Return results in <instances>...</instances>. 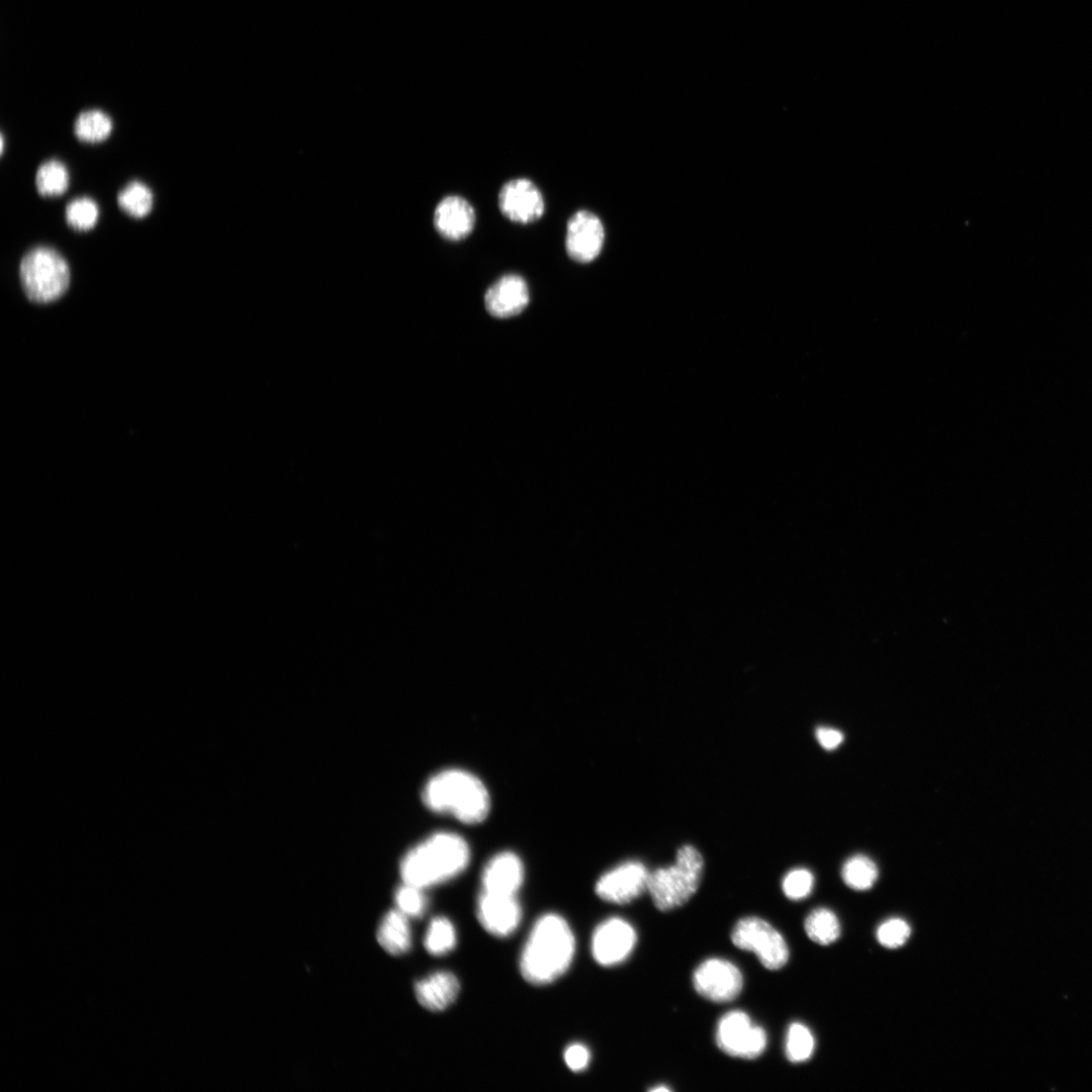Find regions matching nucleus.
Returning a JSON list of instances; mask_svg holds the SVG:
<instances>
[{
    "instance_id": "obj_21",
    "label": "nucleus",
    "mask_w": 1092,
    "mask_h": 1092,
    "mask_svg": "<svg viewBox=\"0 0 1092 1092\" xmlns=\"http://www.w3.org/2000/svg\"><path fill=\"white\" fill-rule=\"evenodd\" d=\"M116 202L128 216L144 218L153 210L154 193L145 183L132 180L117 193Z\"/></svg>"
},
{
    "instance_id": "obj_22",
    "label": "nucleus",
    "mask_w": 1092,
    "mask_h": 1092,
    "mask_svg": "<svg viewBox=\"0 0 1092 1092\" xmlns=\"http://www.w3.org/2000/svg\"><path fill=\"white\" fill-rule=\"evenodd\" d=\"M804 928L808 937L821 945L833 943L841 931L837 916L824 907L816 908L807 915Z\"/></svg>"
},
{
    "instance_id": "obj_27",
    "label": "nucleus",
    "mask_w": 1092,
    "mask_h": 1092,
    "mask_svg": "<svg viewBox=\"0 0 1092 1092\" xmlns=\"http://www.w3.org/2000/svg\"><path fill=\"white\" fill-rule=\"evenodd\" d=\"M423 888L403 883L395 893L397 910L407 917L419 918L426 912L428 901Z\"/></svg>"
},
{
    "instance_id": "obj_30",
    "label": "nucleus",
    "mask_w": 1092,
    "mask_h": 1092,
    "mask_svg": "<svg viewBox=\"0 0 1092 1092\" xmlns=\"http://www.w3.org/2000/svg\"><path fill=\"white\" fill-rule=\"evenodd\" d=\"M566 1066L573 1072H581L589 1064L590 1053L588 1049L581 1043H572L568 1045L563 1055Z\"/></svg>"
},
{
    "instance_id": "obj_2",
    "label": "nucleus",
    "mask_w": 1092,
    "mask_h": 1092,
    "mask_svg": "<svg viewBox=\"0 0 1092 1092\" xmlns=\"http://www.w3.org/2000/svg\"><path fill=\"white\" fill-rule=\"evenodd\" d=\"M467 842L452 832H437L408 850L400 862L403 883L426 889L445 883L468 866Z\"/></svg>"
},
{
    "instance_id": "obj_31",
    "label": "nucleus",
    "mask_w": 1092,
    "mask_h": 1092,
    "mask_svg": "<svg viewBox=\"0 0 1092 1092\" xmlns=\"http://www.w3.org/2000/svg\"><path fill=\"white\" fill-rule=\"evenodd\" d=\"M816 738L824 749L832 750L841 744L843 734L834 728L819 727L816 730Z\"/></svg>"
},
{
    "instance_id": "obj_8",
    "label": "nucleus",
    "mask_w": 1092,
    "mask_h": 1092,
    "mask_svg": "<svg viewBox=\"0 0 1092 1092\" xmlns=\"http://www.w3.org/2000/svg\"><path fill=\"white\" fill-rule=\"evenodd\" d=\"M693 985L699 995L716 1003L736 999L743 988V976L730 961L711 958L702 962L693 974Z\"/></svg>"
},
{
    "instance_id": "obj_4",
    "label": "nucleus",
    "mask_w": 1092,
    "mask_h": 1092,
    "mask_svg": "<svg viewBox=\"0 0 1092 1092\" xmlns=\"http://www.w3.org/2000/svg\"><path fill=\"white\" fill-rule=\"evenodd\" d=\"M703 870V856L696 847H679L673 864L649 874L647 891L654 906L665 912L685 905L697 892Z\"/></svg>"
},
{
    "instance_id": "obj_3",
    "label": "nucleus",
    "mask_w": 1092,
    "mask_h": 1092,
    "mask_svg": "<svg viewBox=\"0 0 1092 1092\" xmlns=\"http://www.w3.org/2000/svg\"><path fill=\"white\" fill-rule=\"evenodd\" d=\"M422 798L430 810L467 824L483 821L490 810V798L484 784L463 769H444L431 777Z\"/></svg>"
},
{
    "instance_id": "obj_1",
    "label": "nucleus",
    "mask_w": 1092,
    "mask_h": 1092,
    "mask_svg": "<svg viewBox=\"0 0 1092 1092\" xmlns=\"http://www.w3.org/2000/svg\"><path fill=\"white\" fill-rule=\"evenodd\" d=\"M574 950L575 938L567 921L547 913L535 922L523 947L521 974L532 985H548L568 970Z\"/></svg>"
},
{
    "instance_id": "obj_18",
    "label": "nucleus",
    "mask_w": 1092,
    "mask_h": 1092,
    "mask_svg": "<svg viewBox=\"0 0 1092 1092\" xmlns=\"http://www.w3.org/2000/svg\"><path fill=\"white\" fill-rule=\"evenodd\" d=\"M377 939L390 954L398 956L406 952L412 944L408 917L399 910L386 913L379 925Z\"/></svg>"
},
{
    "instance_id": "obj_6",
    "label": "nucleus",
    "mask_w": 1092,
    "mask_h": 1092,
    "mask_svg": "<svg viewBox=\"0 0 1092 1092\" xmlns=\"http://www.w3.org/2000/svg\"><path fill=\"white\" fill-rule=\"evenodd\" d=\"M731 941L736 947L753 952L767 970H780L788 963L790 951L784 936L762 918L739 919L731 931Z\"/></svg>"
},
{
    "instance_id": "obj_26",
    "label": "nucleus",
    "mask_w": 1092,
    "mask_h": 1092,
    "mask_svg": "<svg viewBox=\"0 0 1092 1092\" xmlns=\"http://www.w3.org/2000/svg\"><path fill=\"white\" fill-rule=\"evenodd\" d=\"M815 1050V1038L811 1030L800 1022L789 1025L785 1052L787 1059L795 1064L808 1061Z\"/></svg>"
},
{
    "instance_id": "obj_24",
    "label": "nucleus",
    "mask_w": 1092,
    "mask_h": 1092,
    "mask_svg": "<svg viewBox=\"0 0 1092 1092\" xmlns=\"http://www.w3.org/2000/svg\"><path fill=\"white\" fill-rule=\"evenodd\" d=\"M456 930L452 922L443 916L435 917L430 922L425 935V947L433 956L447 954L456 945Z\"/></svg>"
},
{
    "instance_id": "obj_7",
    "label": "nucleus",
    "mask_w": 1092,
    "mask_h": 1092,
    "mask_svg": "<svg viewBox=\"0 0 1092 1092\" xmlns=\"http://www.w3.org/2000/svg\"><path fill=\"white\" fill-rule=\"evenodd\" d=\"M715 1039L726 1055L746 1060L758 1058L767 1044L765 1030L741 1010L729 1011L720 1018Z\"/></svg>"
},
{
    "instance_id": "obj_16",
    "label": "nucleus",
    "mask_w": 1092,
    "mask_h": 1092,
    "mask_svg": "<svg viewBox=\"0 0 1092 1092\" xmlns=\"http://www.w3.org/2000/svg\"><path fill=\"white\" fill-rule=\"evenodd\" d=\"M524 881V867L520 857L511 851L492 856L481 875L482 891L503 895H516Z\"/></svg>"
},
{
    "instance_id": "obj_12",
    "label": "nucleus",
    "mask_w": 1092,
    "mask_h": 1092,
    "mask_svg": "<svg viewBox=\"0 0 1092 1092\" xmlns=\"http://www.w3.org/2000/svg\"><path fill=\"white\" fill-rule=\"evenodd\" d=\"M649 874L642 862L625 861L602 875L595 891L606 902L628 904L647 890Z\"/></svg>"
},
{
    "instance_id": "obj_23",
    "label": "nucleus",
    "mask_w": 1092,
    "mask_h": 1092,
    "mask_svg": "<svg viewBox=\"0 0 1092 1092\" xmlns=\"http://www.w3.org/2000/svg\"><path fill=\"white\" fill-rule=\"evenodd\" d=\"M878 868L868 856L855 854L843 863L841 877L851 889L864 891L872 888L878 879Z\"/></svg>"
},
{
    "instance_id": "obj_28",
    "label": "nucleus",
    "mask_w": 1092,
    "mask_h": 1092,
    "mask_svg": "<svg viewBox=\"0 0 1092 1092\" xmlns=\"http://www.w3.org/2000/svg\"><path fill=\"white\" fill-rule=\"evenodd\" d=\"M911 934L908 922L899 917L883 921L877 928L876 937L880 944L888 948H897L906 943Z\"/></svg>"
},
{
    "instance_id": "obj_25",
    "label": "nucleus",
    "mask_w": 1092,
    "mask_h": 1092,
    "mask_svg": "<svg viewBox=\"0 0 1092 1092\" xmlns=\"http://www.w3.org/2000/svg\"><path fill=\"white\" fill-rule=\"evenodd\" d=\"M99 206L90 197L72 199L65 208L67 224L77 232H88L95 228L99 219Z\"/></svg>"
},
{
    "instance_id": "obj_10",
    "label": "nucleus",
    "mask_w": 1092,
    "mask_h": 1092,
    "mask_svg": "<svg viewBox=\"0 0 1092 1092\" xmlns=\"http://www.w3.org/2000/svg\"><path fill=\"white\" fill-rule=\"evenodd\" d=\"M605 228L601 218L590 210L573 212L565 229L564 247L570 260L588 264L596 260L605 244Z\"/></svg>"
},
{
    "instance_id": "obj_19",
    "label": "nucleus",
    "mask_w": 1092,
    "mask_h": 1092,
    "mask_svg": "<svg viewBox=\"0 0 1092 1092\" xmlns=\"http://www.w3.org/2000/svg\"><path fill=\"white\" fill-rule=\"evenodd\" d=\"M113 130L111 117L100 109L81 111L75 118L73 131L75 136L87 144L104 142Z\"/></svg>"
},
{
    "instance_id": "obj_11",
    "label": "nucleus",
    "mask_w": 1092,
    "mask_h": 1092,
    "mask_svg": "<svg viewBox=\"0 0 1092 1092\" xmlns=\"http://www.w3.org/2000/svg\"><path fill=\"white\" fill-rule=\"evenodd\" d=\"M636 942L634 927L623 918L611 917L596 927L592 936V953L599 965L613 967L630 956Z\"/></svg>"
},
{
    "instance_id": "obj_29",
    "label": "nucleus",
    "mask_w": 1092,
    "mask_h": 1092,
    "mask_svg": "<svg viewBox=\"0 0 1092 1092\" xmlns=\"http://www.w3.org/2000/svg\"><path fill=\"white\" fill-rule=\"evenodd\" d=\"M814 886V877L807 869H794L784 878L782 888L791 900H801L809 896Z\"/></svg>"
},
{
    "instance_id": "obj_14",
    "label": "nucleus",
    "mask_w": 1092,
    "mask_h": 1092,
    "mask_svg": "<svg viewBox=\"0 0 1092 1092\" xmlns=\"http://www.w3.org/2000/svg\"><path fill=\"white\" fill-rule=\"evenodd\" d=\"M476 915L488 933L496 937H508L518 928L522 909L516 895L482 891L477 900Z\"/></svg>"
},
{
    "instance_id": "obj_13",
    "label": "nucleus",
    "mask_w": 1092,
    "mask_h": 1092,
    "mask_svg": "<svg viewBox=\"0 0 1092 1092\" xmlns=\"http://www.w3.org/2000/svg\"><path fill=\"white\" fill-rule=\"evenodd\" d=\"M476 224L473 205L463 196L449 194L437 203L433 212V225L437 234L450 243L468 238Z\"/></svg>"
},
{
    "instance_id": "obj_9",
    "label": "nucleus",
    "mask_w": 1092,
    "mask_h": 1092,
    "mask_svg": "<svg viewBox=\"0 0 1092 1092\" xmlns=\"http://www.w3.org/2000/svg\"><path fill=\"white\" fill-rule=\"evenodd\" d=\"M497 206L510 221L523 225L531 224L543 216L545 198L534 181L526 177H516L500 186Z\"/></svg>"
},
{
    "instance_id": "obj_17",
    "label": "nucleus",
    "mask_w": 1092,
    "mask_h": 1092,
    "mask_svg": "<svg viewBox=\"0 0 1092 1092\" xmlns=\"http://www.w3.org/2000/svg\"><path fill=\"white\" fill-rule=\"evenodd\" d=\"M460 990L458 979L450 972H436L415 985L419 1003L431 1011L447 1009L457 998Z\"/></svg>"
},
{
    "instance_id": "obj_20",
    "label": "nucleus",
    "mask_w": 1092,
    "mask_h": 1092,
    "mask_svg": "<svg viewBox=\"0 0 1092 1092\" xmlns=\"http://www.w3.org/2000/svg\"><path fill=\"white\" fill-rule=\"evenodd\" d=\"M34 184L40 196L56 197L63 195L70 185L67 166L58 159H49L36 169Z\"/></svg>"
},
{
    "instance_id": "obj_5",
    "label": "nucleus",
    "mask_w": 1092,
    "mask_h": 1092,
    "mask_svg": "<svg viewBox=\"0 0 1092 1092\" xmlns=\"http://www.w3.org/2000/svg\"><path fill=\"white\" fill-rule=\"evenodd\" d=\"M18 274L24 294L36 303L59 299L71 283V270L67 260L50 246L29 249L19 262Z\"/></svg>"
},
{
    "instance_id": "obj_32",
    "label": "nucleus",
    "mask_w": 1092,
    "mask_h": 1092,
    "mask_svg": "<svg viewBox=\"0 0 1092 1092\" xmlns=\"http://www.w3.org/2000/svg\"><path fill=\"white\" fill-rule=\"evenodd\" d=\"M650 1091H652V1092H659V1091L668 1092V1091H670V1089L668 1087L664 1086V1085L663 1086L660 1085L658 1087H654V1088L650 1089Z\"/></svg>"
},
{
    "instance_id": "obj_15",
    "label": "nucleus",
    "mask_w": 1092,
    "mask_h": 1092,
    "mask_svg": "<svg viewBox=\"0 0 1092 1092\" xmlns=\"http://www.w3.org/2000/svg\"><path fill=\"white\" fill-rule=\"evenodd\" d=\"M530 290L526 279L517 273L498 277L484 293L487 312L498 318L520 314L529 304Z\"/></svg>"
}]
</instances>
